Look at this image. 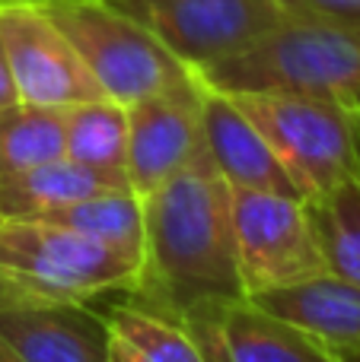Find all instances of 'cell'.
Segmentation results:
<instances>
[{
	"mask_svg": "<svg viewBox=\"0 0 360 362\" xmlns=\"http://www.w3.org/2000/svg\"><path fill=\"white\" fill-rule=\"evenodd\" d=\"M278 153L303 200L360 175V102L306 93H230Z\"/></svg>",
	"mask_w": 360,
	"mask_h": 362,
	"instance_id": "cell-3",
	"label": "cell"
},
{
	"mask_svg": "<svg viewBox=\"0 0 360 362\" xmlns=\"http://www.w3.org/2000/svg\"><path fill=\"white\" fill-rule=\"evenodd\" d=\"M112 187L131 185L118 175L86 169V165L61 156L32 165L26 172L0 175V219H38L45 213L74 204V200L93 197V194L112 191Z\"/></svg>",
	"mask_w": 360,
	"mask_h": 362,
	"instance_id": "cell-14",
	"label": "cell"
},
{
	"mask_svg": "<svg viewBox=\"0 0 360 362\" xmlns=\"http://www.w3.org/2000/svg\"><path fill=\"white\" fill-rule=\"evenodd\" d=\"M348 362H360V356H354V359H348Z\"/></svg>",
	"mask_w": 360,
	"mask_h": 362,
	"instance_id": "cell-24",
	"label": "cell"
},
{
	"mask_svg": "<svg viewBox=\"0 0 360 362\" xmlns=\"http://www.w3.org/2000/svg\"><path fill=\"white\" fill-rule=\"evenodd\" d=\"M198 76L223 93L271 89L360 102V23L291 16Z\"/></svg>",
	"mask_w": 360,
	"mask_h": 362,
	"instance_id": "cell-2",
	"label": "cell"
},
{
	"mask_svg": "<svg viewBox=\"0 0 360 362\" xmlns=\"http://www.w3.org/2000/svg\"><path fill=\"white\" fill-rule=\"evenodd\" d=\"M108 362H208L182 321L125 299L108 308Z\"/></svg>",
	"mask_w": 360,
	"mask_h": 362,
	"instance_id": "cell-15",
	"label": "cell"
},
{
	"mask_svg": "<svg viewBox=\"0 0 360 362\" xmlns=\"http://www.w3.org/2000/svg\"><path fill=\"white\" fill-rule=\"evenodd\" d=\"M23 296H32V293L19 289L16 283H10L6 276H0V305H4V302H13V299H23Z\"/></svg>",
	"mask_w": 360,
	"mask_h": 362,
	"instance_id": "cell-22",
	"label": "cell"
},
{
	"mask_svg": "<svg viewBox=\"0 0 360 362\" xmlns=\"http://www.w3.org/2000/svg\"><path fill=\"white\" fill-rule=\"evenodd\" d=\"M64 156L128 181V108L108 95L64 105Z\"/></svg>",
	"mask_w": 360,
	"mask_h": 362,
	"instance_id": "cell-16",
	"label": "cell"
},
{
	"mask_svg": "<svg viewBox=\"0 0 360 362\" xmlns=\"http://www.w3.org/2000/svg\"><path fill=\"white\" fill-rule=\"evenodd\" d=\"M19 102L16 86H13V74H10V61H6V48H4V38H0V108L13 105Z\"/></svg>",
	"mask_w": 360,
	"mask_h": 362,
	"instance_id": "cell-21",
	"label": "cell"
},
{
	"mask_svg": "<svg viewBox=\"0 0 360 362\" xmlns=\"http://www.w3.org/2000/svg\"><path fill=\"white\" fill-rule=\"evenodd\" d=\"M325 270L360 283V175L306 200Z\"/></svg>",
	"mask_w": 360,
	"mask_h": 362,
	"instance_id": "cell-18",
	"label": "cell"
},
{
	"mask_svg": "<svg viewBox=\"0 0 360 362\" xmlns=\"http://www.w3.org/2000/svg\"><path fill=\"white\" fill-rule=\"evenodd\" d=\"M0 340L23 362H108L106 318L86 302L38 296L4 302Z\"/></svg>",
	"mask_w": 360,
	"mask_h": 362,
	"instance_id": "cell-11",
	"label": "cell"
},
{
	"mask_svg": "<svg viewBox=\"0 0 360 362\" xmlns=\"http://www.w3.org/2000/svg\"><path fill=\"white\" fill-rule=\"evenodd\" d=\"M0 362H23V359H19V356H16V353H13V350H10V346H6V344H4V340H0Z\"/></svg>",
	"mask_w": 360,
	"mask_h": 362,
	"instance_id": "cell-23",
	"label": "cell"
},
{
	"mask_svg": "<svg viewBox=\"0 0 360 362\" xmlns=\"http://www.w3.org/2000/svg\"><path fill=\"white\" fill-rule=\"evenodd\" d=\"M38 219L61 223L67 229L108 245V248L144 257V200L131 187H112V191L74 200V204L45 213Z\"/></svg>",
	"mask_w": 360,
	"mask_h": 362,
	"instance_id": "cell-17",
	"label": "cell"
},
{
	"mask_svg": "<svg viewBox=\"0 0 360 362\" xmlns=\"http://www.w3.org/2000/svg\"><path fill=\"white\" fill-rule=\"evenodd\" d=\"M93 74L102 95L131 105L153 93L195 83L198 70L179 61L140 19L115 0H38Z\"/></svg>",
	"mask_w": 360,
	"mask_h": 362,
	"instance_id": "cell-4",
	"label": "cell"
},
{
	"mask_svg": "<svg viewBox=\"0 0 360 362\" xmlns=\"http://www.w3.org/2000/svg\"><path fill=\"white\" fill-rule=\"evenodd\" d=\"M0 276L38 299L93 302L131 293L140 257L51 219H0Z\"/></svg>",
	"mask_w": 360,
	"mask_h": 362,
	"instance_id": "cell-5",
	"label": "cell"
},
{
	"mask_svg": "<svg viewBox=\"0 0 360 362\" xmlns=\"http://www.w3.org/2000/svg\"><path fill=\"white\" fill-rule=\"evenodd\" d=\"M208 362H342L249 296L201 302L182 315Z\"/></svg>",
	"mask_w": 360,
	"mask_h": 362,
	"instance_id": "cell-9",
	"label": "cell"
},
{
	"mask_svg": "<svg viewBox=\"0 0 360 362\" xmlns=\"http://www.w3.org/2000/svg\"><path fill=\"white\" fill-rule=\"evenodd\" d=\"M249 299L310 334L342 362L360 356V283L348 276L319 270L306 280L268 289Z\"/></svg>",
	"mask_w": 360,
	"mask_h": 362,
	"instance_id": "cell-13",
	"label": "cell"
},
{
	"mask_svg": "<svg viewBox=\"0 0 360 362\" xmlns=\"http://www.w3.org/2000/svg\"><path fill=\"white\" fill-rule=\"evenodd\" d=\"M191 70H210L278 29L291 13L274 0H115Z\"/></svg>",
	"mask_w": 360,
	"mask_h": 362,
	"instance_id": "cell-7",
	"label": "cell"
},
{
	"mask_svg": "<svg viewBox=\"0 0 360 362\" xmlns=\"http://www.w3.org/2000/svg\"><path fill=\"white\" fill-rule=\"evenodd\" d=\"M144 257L128 299L182 321L201 302L242 293L230 185L208 150L195 153L157 191L144 194Z\"/></svg>",
	"mask_w": 360,
	"mask_h": 362,
	"instance_id": "cell-1",
	"label": "cell"
},
{
	"mask_svg": "<svg viewBox=\"0 0 360 362\" xmlns=\"http://www.w3.org/2000/svg\"><path fill=\"white\" fill-rule=\"evenodd\" d=\"M64 156V108L13 102L0 108V175Z\"/></svg>",
	"mask_w": 360,
	"mask_h": 362,
	"instance_id": "cell-19",
	"label": "cell"
},
{
	"mask_svg": "<svg viewBox=\"0 0 360 362\" xmlns=\"http://www.w3.org/2000/svg\"><path fill=\"white\" fill-rule=\"evenodd\" d=\"M128 108L125 175L134 194H150L201 150V76L166 93H153Z\"/></svg>",
	"mask_w": 360,
	"mask_h": 362,
	"instance_id": "cell-10",
	"label": "cell"
},
{
	"mask_svg": "<svg viewBox=\"0 0 360 362\" xmlns=\"http://www.w3.org/2000/svg\"><path fill=\"white\" fill-rule=\"evenodd\" d=\"M0 38L19 102L64 108L102 95L86 64L38 0H0Z\"/></svg>",
	"mask_w": 360,
	"mask_h": 362,
	"instance_id": "cell-8",
	"label": "cell"
},
{
	"mask_svg": "<svg viewBox=\"0 0 360 362\" xmlns=\"http://www.w3.org/2000/svg\"><path fill=\"white\" fill-rule=\"evenodd\" d=\"M233 242L242 293L259 296L325 270L303 197L230 187Z\"/></svg>",
	"mask_w": 360,
	"mask_h": 362,
	"instance_id": "cell-6",
	"label": "cell"
},
{
	"mask_svg": "<svg viewBox=\"0 0 360 362\" xmlns=\"http://www.w3.org/2000/svg\"><path fill=\"white\" fill-rule=\"evenodd\" d=\"M201 140L214 169L230 187L303 197L278 153L233 102V95L210 86L208 80H201Z\"/></svg>",
	"mask_w": 360,
	"mask_h": 362,
	"instance_id": "cell-12",
	"label": "cell"
},
{
	"mask_svg": "<svg viewBox=\"0 0 360 362\" xmlns=\"http://www.w3.org/2000/svg\"><path fill=\"white\" fill-rule=\"evenodd\" d=\"M274 4H281L291 16L360 23V0H274Z\"/></svg>",
	"mask_w": 360,
	"mask_h": 362,
	"instance_id": "cell-20",
	"label": "cell"
}]
</instances>
